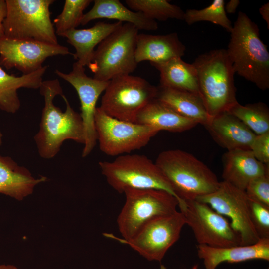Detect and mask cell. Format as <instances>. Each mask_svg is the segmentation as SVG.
<instances>
[{
    "label": "cell",
    "instance_id": "obj_1",
    "mask_svg": "<svg viewBox=\"0 0 269 269\" xmlns=\"http://www.w3.org/2000/svg\"><path fill=\"white\" fill-rule=\"evenodd\" d=\"M44 97L40 128L34 136L43 158L54 157L66 140L84 144V132L80 113L71 106L57 79L43 81L39 88Z\"/></svg>",
    "mask_w": 269,
    "mask_h": 269
},
{
    "label": "cell",
    "instance_id": "obj_2",
    "mask_svg": "<svg viewBox=\"0 0 269 269\" xmlns=\"http://www.w3.org/2000/svg\"><path fill=\"white\" fill-rule=\"evenodd\" d=\"M226 49L235 73L265 91L269 88V52L259 28L244 12H238Z\"/></svg>",
    "mask_w": 269,
    "mask_h": 269
},
{
    "label": "cell",
    "instance_id": "obj_3",
    "mask_svg": "<svg viewBox=\"0 0 269 269\" xmlns=\"http://www.w3.org/2000/svg\"><path fill=\"white\" fill-rule=\"evenodd\" d=\"M197 75L199 96L210 119L237 105L235 74L226 49L200 54L192 63Z\"/></svg>",
    "mask_w": 269,
    "mask_h": 269
},
{
    "label": "cell",
    "instance_id": "obj_4",
    "mask_svg": "<svg viewBox=\"0 0 269 269\" xmlns=\"http://www.w3.org/2000/svg\"><path fill=\"white\" fill-rule=\"evenodd\" d=\"M176 195L178 204L182 200H196L218 188L216 174L191 153L180 149L160 153L155 161Z\"/></svg>",
    "mask_w": 269,
    "mask_h": 269
},
{
    "label": "cell",
    "instance_id": "obj_5",
    "mask_svg": "<svg viewBox=\"0 0 269 269\" xmlns=\"http://www.w3.org/2000/svg\"><path fill=\"white\" fill-rule=\"evenodd\" d=\"M99 165L108 183L118 193L131 189H158L177 199L155 163L145 155L126 154L111 161H100Z\"/></svg>",
    "mask_w": 269,
    "mask_h": 269
},
{
    "label": "cell",
    "instance_id": "obj_6",
    "mask_svg": "<svg viewBox=\"0 0 269 269\" xmlns=\"http://www.w3.org/2000/svg\"><path fill=\"white\" fill-rule=\"evenodd\" d=\"M138 34L135 26L125 23L104 39L95 50L88 66L93 78L109 81L134 72L138 64L135 59Z\"/></svg>",
    "mask_w": 269,
    "mask_h": 269
},
{
    "label": "cell",
    "instance_id": "obj_7",
    "mask_svg": "<svg viewBox=\"0 0 269 269\" xmlns=\"http://www.w3.org/2000/svg\"><path fill=\"white\" fill-rule=\"evenodd\" d=\"M4 36L58 44L50 11L53 0H6Z\"/></svg>",
    "mask_w": 269,
    "mask_h": 269
},
{
    "label": "cell",
    "instance_id": "obj_8",
    "mask_svg": "<svg viewBox=\"0 0 269 269\" xmlns=\"http://www.w3.org/2000/svg\"><path fill=\"white\" fill-rule=\"evenodd\" d=\"M124 194L125 202L117 220L123 240L131 239L150 221L177 211L178 200L162 190L131 189Z\"/></svg>",
    "mask_w": 269,
    "mask_h": 269
},
{
    "label": "cell",
    "instance_id": "obj_9",
    "mask_svg": "<svg viewBox=\"0 0 269 269\" xmlns=\"http://www.w3.org/2000/svg\"><path fill=\"white\" fill-rule=\"evenodd\" d=\"M157 93V87L145 79L121 75L109 81L100 107L112 117L136 123L138 113L156 98Z\"/></svg>",
    "mask_w": 269,
    "mask_h": 269
},
{
    "label": "cell",
    "instance_id": "obj_10",
    "mask_svg": "<svg viewBox=\"0 0 269 269\" xmlns=\"http://www.w3.org/2000/svg\"><path fill=\"white\" fill-rule=\"evenodd\" d=\"M94 120L100 149L109 156H120L139 150L159 132L149 126L112 117L100 107L96 109Z\"/></svg>",
    "mask_w": 269,
    "mask_h": 269
},
{
    "label": "cell",
    "instance_id": "obj_11",
    "mask_svg": "<svg viewBox=\"0 0 269 269\" xmlns=\"http://www.w3.org/2000/svg\"><path fill=\"white\" fill-rule=\"evenodd\" d=\"M178 207L198 244L213 247L240 245V236L229 220L208 204L197 200H182Z\"/></svg>",
    "mask_w": 269,
    "mask_h": 269
},
{
    "label": "cell",
    "instance_id": "obj_12",
    "mask_svg": "<svg viewBox=\"0 0 269 269\" xmlns=\"http://www.w3.org/2000/svg\"><path fill=\"white\" fill-rule=\"evenodd\" d=\"M185 224L183 214L177 211L150 221L128 240L110 234L106 236L129 245L149 261L161 262L167 251L179 239Z\"/></svg>",
    "mask_w": 269,
    "mask_h": 269
},
{
    "label": "cell",
    "instance_id": "obj_13",
    "mask_svg": "<svg viewBox=\"0 0 269 269\" xmlns=\"http://www.w3.org/2000/svg\"><path fill=\"white\" fill-rule=\"evenodd\" d=\"M196 200L208 204L231 219V226L240 236V245H251L260 240L251 219L249 198L244 190L222 181L216 191Z\"/></svg>",
    "mask_w": 269,
    "mask_h": 269
},
{
    "label": "cell",
    "instance_id": "obj_14",
    "mask_svg": "<svg viewBox=\"0 0 269 269\" xmlns=\"http://www.w3.org/2000/svg\"><path fill=\"white\" fill-rule=\"evenodd\" d=\"M71 53L68 47L40 41L13 39L5 36L0 38V66L7 70L13 68L27 75L38 70L48 58Z\"/></svg>",
    "mask_w": 269,
    "mask_h": 269
},
{
    "label": "cell",
    "instance_id": "obj_15",
    "mask_svg": "<svg viewBox=\"0 0 269 269\" xmlns=\"http://www.w3.org/2000/svg\"><path fill=\"white\" fill-rule=\"evenodd\" d=\"M55 74L70 83L76 90L80 102V113L84 127V143L82 156L89 155L96 145L97 134L95 127V113L97 100L107 87L109 81H104L88 76L84 67L77 62L73 64L68 73L58 69Z\"/></svg>",
    "mask_w": 269,
    "mask_h": 269
},
{
    "label": "cell",
    "instance_id": "obj_16",
    "mask_svg": "<svg viewBox=\"0 0 269 269\" xmlns=\"http://www.w3.org/2000/svg\"><path fill=\"white\" fill-rule=\"evenodd\" d=\"M214 140L227 151L250 150L256 134L229 112L211 118L205 126Z\"/></svg>",
    "mask_w": 269,
    "mask_h": 269
},
{
    "label": "cell",
    "instance_id": "obj_17",
    "mask_svg": "<svg viewBox=\"0 0 269 269\" xmlns=\"http://www.w3.org/2000/svg\"><path fill=\"white\" fill-rule=\"evenodd\" d=\"M198 257L203 260L206 269H215L220 263H230L261 259L269 260V238H263L256 243L245 246L213 247L197 246Z\"/></svg>",
    "mask_w": 269,
    "mask_h": 269
},
{
    "label": "cell",
    "instance_id": "obj_18",
    "mask_svg": "<svg viewBox=\"0 0 269 269\" xmlns=\"http://www.w3.org/2000/svg\"><path fill=\"white\" fill-rule=\"evenodd\" d=\"M185 46L177 33L164 35L138 34L135 51L136 63L148 61L151 63L165 62L175 58H182Z\"/></svg>",
    "mask_w": 269,
    "mask_h": 269
},
{
    "label": "cell",
    "instance_id": "obj_19",
    "mask_svg": "<svg viewBox=\"0 0 269 269\" xmlns=\"http://www.w3.org/2000/svg\"><path fill=\"white\" fill-rule=\"evenodd\" d=\"M222 163L223 181L244 191L252 180L269 171V165L258 161L250 150L227 151Z\"/></svg>",
    "mask_w": 269,
    "mask_h": 269
},
{
    "label": "cell",
    "instance_id": "obj_20",
    "mask_svg": "<svg viewBox=\"0 0 269 269\" xmlns=\"http://www.w3.org/2000/svg\"><path fill=\"white\" fill-rule=\"evenodd\" d=\"M123 23H112L99 22L87 29H74L62 34L67 42L75 49L72 54L78 64L84 67L91 61L95 48L111 33L121 26Z\"/></svg>",
    "mask_w": 269,
    "mask_h": 269
},
{
    "label": "cell",
    "instance_id": "obj_21",
    "mask_svg": "<svg viewBox=\"0 0 269 269\" xmlns=\"http://www.w3.org/2000/svg\"><path fill=\"white\" fill-rule=\"evenodd\" d=\"M46 180L45 176L34 178L26 167L0 154V193L22 200L32 193L37 184Z\"/></svg>",
    "mask_w": 269,
    "mask_h": 269
},
{
    "label": "cell",
    "instance_id": "obj_22",
    "mask_svg": "<svg viewBox=\"0 0 269 269\" xmlns=\"http://www.w3.org/2000/svg\"><path fill=\"white\" fill-rule=\"evenodd\" d=\"M106 18L131 24L138 30H156L158 24L141 12L134 11L125 6L119 0H95L92 8L84 14L81 24L85 25L92 20Z\"/></svg>",
    "mask_w": 269,
    "mask_h": 269
},
{
    "label": "cell",
    "instance_id": "obj_23",
    "mask_svg": "<svg viewBox=\"0 0 269 269\" xmlns=\"http://www.w3.org/2000/svg\"><path fill=\"white\" fill-rule=\"evenodd\" d=\"M136 123L149 126L157 131L182 132L198 124L176 113L156 98L147 104L138 113Z\"/></svg>",
    "mask_w": 269,
    "mask_h": 269
},
{
    "label": "cell",
    "instance_id": "obj_24",
    "mask_svg": "<svg viewBox=\"0 0 269 269\" xmlns=\"http://www.w3.org/2000/svg\"><path fill=\"white\" fill-rule=\"evenodd\" d=\"M157 87L156 99L180 115L203 126L210 120L199 95L178 89Z\"/></svg>",
    "mask_w": 269,
    "mask_h": 269
},
{
    "label": "cell",
    "instance_id": "obj_25",
    "mask_svg": "<svg viewBox=\"0 0 269 269\" xmlns=\"http://www.w3.org/2000/svg\"><path fill=\"white\" fill-rule=\"evenodd\" d=\"M48 66L33 73L15 76L6 73L0 66V109L14 114L20 108L17 90L21 88L39 89Z\"/></svg>",
    "mask_w": 269,
    "mask_h": 269
},
{
    "label": "cell",
    "instance_id": "obj_26",
    "mask_svg": "<svg viewBox=\"0 0 269 269\" xmlns=\"http://www.w3.org/2000/svg\"><path fill=\"white\" fill-rule=\"evenodd\" d=\"M151 65L160 73L159 85L199 95L197 72L192 64L185 62L182 58H175Z\"/></svg>",
    "mask_w": 269,
    "mask_h": 269
},
{
    "label": "cell",
    "instance_id": "obj_27",
    "mask_svg": "<svg viewBox=\"0 0 269 269\" xmlns=\"http://www.w3.org/2000/svg\"><path fill=\"white\" fill-rule=\"evenodd\" d=\"M125 2L131 10L141 12L156 21L169 19L184 20V11L166 0H126Z\"/></svg>",
    "mask_w": 269,
    "mask_h": 269
},
{
    "label": "cell",
    "instance_id": "obj_28",
    "mask_svg": "<svg viewBox=\"0 0 269 269\" xmlns=\"http://www.w3.org/2000/svg\"><path fill=\"white\" fill-rule=\"evenodd\" d=\"M256 135L269 132V109L263 102L242 105L239 103L229 111Z\"/></svg>",
    "mask_w": 269,
    "mask_h": 269
},
{
    "label": "cell",
    "instance_id": "obj_29",
    "mask_svg": "<svg viewBox=\"0 0 269 269\" xmlns=\"http://www.w3.org/2000/svg\"><path fill=\"white\" fill-rule=\"evenodd\" d=\"M184 20L189 25L197 22L209 21L220 25L229 32L233 27L225 10L224 0H214L210 5L201 9L186 10L184 11Z\"/></svg>",
    "mask_w": 269,
    "mask_h": 269
},
{
    "label": "cell",
    "instance_id": "obj_30",
    "mask_svg": "<svg viewBox=\"0 0 269 269\" xmlns=\"http://www.w3.org/2000/svg\"><path fill=\"white\" fill-rule=\"evenodd\" d=\"M91 0H65L61 13L54 20L56 35L76 29L81 24L83 11Z\"/></svg>",
    "mask_w": 269,
    "mask_h": 269
},
{
    "label": "cell",
    "instance_id": "obj_31",
    "mask_svg": "<svg viewBox=\"0 0 269 269\" xmlns=\"http://www.w3.org/2000/svg\"><path fill=\"white\" fill-rule=\"evenodd\" d=\"M249 204L251 219L260 238H269V207L249 198Z\"/></svg>",
    "mask_w": 269,
    "mask_h": 269
},
{
    "label": "cell",
    "instance_id": "obj_32",
    "mask_svg": "<svg viewBox=\"0 0 269 269\" xmlns=\"http://www.w3.org/2000/svg\"><path fill=\"white\" fill-rule=\"evenodd\" d=\"M245 191L249 198L269 207V171L252 180Z\"/></svg>",
    "mask_w": 269,
    "mask_h": 269
},
{
    "label": "cell",
    "instance_id": "obj_33",
    "mask_svg": "<svg viewBox=\"0 0 269 269\" xmlns=\"http://www.w3.org/2000/svg\"><path fill=\"white\" fill-rule=\"evenodd\" d=\"M250 150L258 161L269 165V132L256 135Z\"/></svg>",
    "mask_w": 269,
    "mask_h": 269
},
{
    "label": "cell",
    "instance_id": "obj_34",
    "mask_svg": "<svg viewBox=\"0 0 269 269\" xmlns=\"http://www.w3.org/2000/svg\"><path fill=\"white\" fill-rule=\"evenodd\" d=\"M7 13V6L5 0H0V38L4 36L3 22Z\"/></svg>",
    "mask_w": 269,
    "mask_h": 269
},
{
    "label": "cell",
    "instance_id": "obj_35",
    "mask_svg": "<svg viewBox=\"0 0 269 269\" xmlns=\"http://www.w3.org/2000/svg\"><path fill=\"white\" fill-rule=\"evenodd\" d=\"M259 11L262 18L266 22L268 29H269V2L262 5L259 9Z\"/></svg>",
    "mask_w": 269,
    "mask_h": 269
},
{
    "label": "cell",
    "instance_id": "obj_36",
    "mask_svg": "<svg viewBox=\"0 0 269 269\" xmlns=\"http://www.w3.org/2000/svg\"><path fill=\"white\" fill-rule=\"evenodd\" d=\"M240 4V1L238 0H230L227 2L226 5H225V10L228 14L234 13L239 5Z\"/></svg>",
    "mask_w": 269,
    "mask_h": 269
},
{
    "label": "cell",
    "instance_id": "obj_37",
    "mask_svg": "<svg viewBox=\"0 0 269 269\" xmlns=\"http://www.w3.org/2000/svg\"><path fill=\"white\" fill-rule=\"evenodd\" d=\"M0 269H18L16 267L12 265H0Z\"/></svg>",
    "mask_w": 269,
    "mask_h": 269
},
{
    "label": "cell",
    "instance_id": "obj_38",
    "mask_svg": "<svg viewBox=\"0 0 269 269\" xmlns=\"http://www.w3.org/2000/svg\"><path fill=\"white\" fill-rule=\"evenodd\" d=\"M2 143V134L0 131V146L1 145Z\"/></svg>",
    "mask_w": 269,
    "mask_h": 269
},
{
    "label": "cell",
    "instance_id": "obj_39",
    "mask_svg": "<svg viewBox=\"0 0 269 269\" xmlns=\"http://www.w3.org/2000/svg\"><path fill=\"white\" fill-rule=\"evenodd\" d=\"M197 268H198V266L197 265H194L191 269H197Z\"/></svg>",
    "mask_w": 269,
    "mask_h": 269
},
{
    "label": "cell",
    "instance_id": "obj_40",
    "mask_svg": "<svg viewBox=\"0 0 269 269\" xmlns=\"http://www.w3.org/2000/svg\"></svg>",
    "mask_w": 269,
    "mask_h": 269
}]
</instances>
